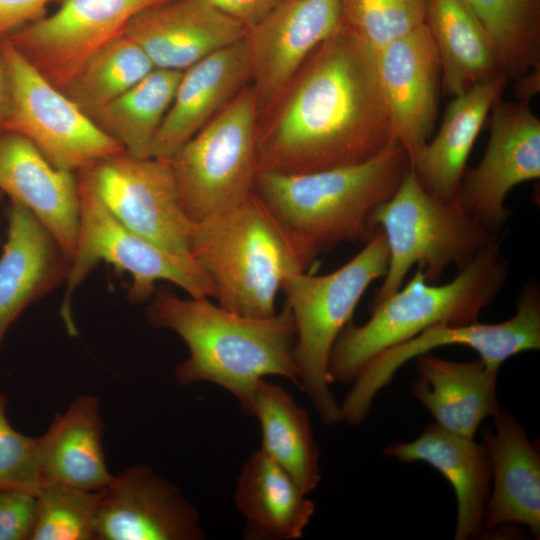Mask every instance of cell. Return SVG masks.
I'll return each mask as SVG.
<instances>
[{
    "label": "cell",
    "mask_w": 540,
    "mask_h": 540,
    "mask_svg": "<svg viewBox=\"0 0 540 540\" xmlns=\"http://www.w3.org/2000/svg\"><path fill=\"white\" fill-rule=\"evenodd\" d=\"M10 102V81L7 64L0 40V129L8 112Z\"/></svg>",
    "instance_id": "f35d334b"
},
{
    "label": "cell",
    "mask_w": 540,
    "mask_h": 540,
    "mask_svg": "<svg viewBox=\"0 0 540 540\" xmlns=\"http://www.w3.org/2000/svg\"><path fill=\"white\" fill-rule=\"evenodd\" d=\"M466 2L488 32L507 79L517 80L539 66V0Z\"/></svg>",
    "instance_id": "1f68e13d"
},
{
    "label": "cell",
    "mask_w": 540,
    "mask_h": 540,
    "mask_svg": "<svg viewBox=\"0 0 540 540\" xmlns=\"http://www.w3.org/2000/svg\"><path fill=\"white\" fill-rule=\"evenodd\" d=\"M341 20L377 51L426 23V0H341Z\"/></svg>",
    "instance_id": "836d02e7"
},
{
    "label": "cell",
    "mask_w": 540,
    "mask_h": 540,
    "mask_svg": "<svg viewBox=\"0 0 540 540\" xmlns=\"http://www.w3.org/2000/svg\"><path fill=\"white\" fill-rule=\"evenodd\" d=\"M506 81L498 75L453 96L439 131L411 163L420 183L435 197L443 201L457 197L469 154Z\"/></svg>",
    "instance_id": "d4e9b609"
},
{
    "label": "cell",
    "mask_w": 540,
    "mask_h": 540,
    "mask_svg": "<svg viewBox=\"0 0 540 540\" xmlns=\"http://www.w3.org/2000/svg\"><path fill=\"white\" fill-rule=\"evenodd\" d=\"M258 119L256 93L246 86L167 159L190 222L227 212L254 192Z\"/></svg>",
    "instance_id": "ba28073f"
},
{
    "label": "cell",
    "mask_w": 540,
    "mask_h": 540,
    "mask_svg": "<svg viewBox=\"0 0 540 540\" xmlns=\"http://www.w3.org/2000/svg\"><path fill=\"white\" fill-rule=\"evenodd\" d=\"M257 128L259 170L307 173L360 163L397 142L375 52L343 24L308 57Z\"/></svg>",
    "instance_id": "6da1fadb"
},
{
    "label": "cell",
    "mask_w": 540,
    "mask_h": 540,
    "mask_svg": "<svg viewBox=\"0 0 540 540\" xmlns=\"http://www.w3.org/2000/svg\"><path fill=\"white\" fill-rule=\"evenodd\" d=\"M100 401L75 398L38 437L43 484H62L89 491L104 489L113 479L103 446Z\"/></svg>",
    "instance_id": "484cf974"
},
{
    "label": "cell",
    "mask_w": 540,
    "mask_h": 540,
    "mask_svg": "<svg viewBox=\"0 0 540 540\" xmlns=\"http://www.w3.org/2000/svg\"><path fill=\"white\" fill-rule=\"evenodd\" d=\"M153 69L144 51L121 34L88 59L63 92L90 117Z\"/></svg>",
    "instance_id": "4dcf8cb0"
},
{
    "label": "cell",
    "mask_w": 540,
    "mask_h": 540,
    "mask_svg": "<svg viewBox=\"0 0 540 540\" xmlns=\"http://www.w3.org/2000/svg\"><path fill=\"white\" fill-rule=\"evenodd\" d=\"M100 491L43 484L29 540H96Z\"/></svg>",
    "instance_id": "d6a6232c"
},
{
    "label": "cell",
    "mask_w": 540,
    "mask_h": 540,
    "mask_svg": "<svg viewBox=\"0 0 540 540\" xmlns=\"http://www.w3.org/2000/svg\"><path fill=\"white\" fill-rule=\"evenodd\" d=\"M0 191L28 208L72 259L79 231L76 173L52 165L25 137L0 131Z\"/></svg>",
    "instance_id": "d6986e66"
},
{
    "label": "cell",
    "mask_w": 540,
    "mask_h": 540,
    "mask_svg": "<svg viewBox=\"0 0 540 540\" xmlns=\"http://www.w3.org/2000/svg\"><path fill=\"white\" fill-rule=\"evenodd\" d=\"M374 52L392 131L412 163L430 139L437 117L441 71L435 45L424 24Z\"/></svg>",
    "instance_id": "e0dca14e"
},
{
    "label": "cell",
    "mask_w": 540,
    "mask_h": 540,
    "mask_svg": "<svg viewBox=\"0 0 540 540\" xmlns=\"http://www.w3.org/2000/svg\"><path fill=\"white\" fill-rule=\"evenodd\" d=\"M239 21L246 30L257 24L287 0H209Z\"/></svg>",
    "instance_id": "74e56055"
},
{
    "label": "cell",
    "mask_w": 540,
    "mask_h": 540,
    "mask_svg": "<svg viewBox=\"0 0 540 540\" xmlns=\"http://www.w3.org/2000/svg\"><path fill=\"white\" fill-rule=\"evenodd\" d=\"M382 454L403 463L422 461L438 470L453 487L457 516L454 539L468 540L485 532L491 489V465L485 445L474 438L429 424L410 442H395Z\"/></svg>",
    "instance_id": "603a6c76"
},
{
    "label": "cell",
    "mask_w": 540,
    "mask_h": 540,
    "mask_svg": "<svg viewBox=\"0 0 540 540\" xmlns=\"http://www.w3.org/2000/svg\"><path fill=\"white\" fill-rule=\"evenodd\" d=\"M369 225L383 232L389 249L388 269L371 307L396 292L413 265L435 283L450 266L460 271L497 237L463 210L458 196L443 201L429 193L412 169L372 210Z\"/></svg>",
    "instance_id": "52a82bcc"
},
{
    "label": "cell",
    "mask_w": 540,
    "mask_h": 540,
    "mask_svg": "<svg viewBox=\"0 0 540 540\" xmlns=\"http://www.w3.org/2000/svg\"><path fill=\"white\" fill-rule=\"evenodd\" d=\"M0 256V345L17 317L66 280L71 259L22 204L11 200Z\"/></svg>",
    "instance_id": "44dd1931"
},
{
    "label": "cell",
    "mask_w": 540,
    "mask_h": 540,
    "mask_svg": "<svg viewBox=\"0 0 540 540\" xmlns=\"http://www.w3.org/2000/svg\"><path fill=\"white\" fill-rule=\"evenodd\" d=\"M123 34L154 68L184 71L246 37V28L209 0H167L136 14Z\"/></svg>",
    "instance_id": "ac0fdd59"
},
{
    "label": "cell",
    "mask_w": 540,
    "mask_h": 540,
    "mask_svg": "<svg viewBox=\"0 0 540 540\" xmlns=\"http://www.w3.org/2000/svg\"><path fill=\"white\" fill-rule=\"evenodd\" d=\"M7 398L0 391V490L37 495L41 486L38 437L15 430L6 415Z\"/></svg>",
    "instance_id": "e575fe53"
},
{
    "label": "cell",
    "mask_w": 540,
    "mask_h": 540,
    "mask_svg": "<svg viewBox=\"0 0 540 540\" xmlns=\"http://www.w3.org/2000/svg\"><path fill=\"white\" fill-rule=\"evenodd\" d=\"M85 171L104 205L122 224L175 256L193 259L191 222L181 208L167 159L122 152Z\"/></svg>",
    "instance_id": "7c38bea8"
},
{
    "label": "cell",
    "mask_w": 540,
    "mask_h": 540,
    "mask_svg": "<svg viewBox=\"0 0 540 540\" xmlns=\"http://www.w3.org/2000/svg\"><path fill=\"white\" fill-rule=\"evenodd\" d=\"M182 73L154 68L90 118L129 155L150 157L152 142L173 101Z\"/></svg>",
    "instance_id": "f546056e"
},
{
    "label": "cell",
    "mask_w": 540,
    "mask_h": 540,
    "mask_svg": "<svg viewBox=\"0 0 540 540\" xmlns=\"http://www.w3.org/2000/svg\"><path fill=\"white\" fill-rule=\"evenodd\" d=\"M234 503L244 517V539L296 540L303 536L315 505L292 477L261 449L243 464Z\"/></svg>",
    "instance_id": "4316f807"
},
{
    "label": "cell",
    "mask_w": 540,
    "mask_h": 540,
    "mask_svg": "<svg viewBox=\"0 0 540 540\" xmlns=\"http://www.w3.org/2000/svg\"><path fill=\"white\" fill-rule=\"evenodd\" d=\"M1 43L9 74L10 102L0 131L25 137L52 165L74 173L125 152L8 39H1Z\"/></svg>",
    "instance_id": "8fae6325"
},
{
    "label": "cell",
    "mask_w": 540,
    "mask_h": 540,
    "mask_svg": "<svg viewBox=\"0 0 540 540\" xmlns=\"http://www.w3.org/2000/svg\"><path fill=\"white\" fill-rule=\"evenodd\" d=\"M482 430L491 465L484 528L527 526L540 536V456L514 414L500 408Z\"/></svg>",
    "instance_id": "7402d4cb"
},
{
    "label": "cell",
    "mask_w": 540,
    "mask_h": 540,
    "mask_svg": "<svg viewBox=\"0 0 540 540\" xmlns=\"http://www.w3.org/2000/svg\"><path fill=\"white\" fill-rule=\"evenodd\" d=\"M167 0H64L51 15L5 37L52 85L64 90L95 53L139 12Z\"/></svg>",
    "instance_id": "4fadbf2b"
},
{
    "label": "cell",
    "mask_w": 540,
    "mask_h": 540,
    "mask_svg": "<svg viewBox=\"0 0 540 540\" xmlns=\"http://www.w3.org/2000/svg\"><path fill=\"white\" fill-rule=\"evenodd\" d=\"M250 416L261 429V447L280 465L305 494L321 480L320 452L308 411L299 406L282 386L260 380L255 389Z\"/></svg>",
    "instance_id": "f1b7e54d"
},
{
    "label": "cell",
    "mask_w": 540,
    "mask_h": 540,
    "mask_svg": "<svg viewBox=\"0 0 540 540\" xmlns=\"http://www.w3.org/2000/svg\"><path fill=\"white\" fill-rule=\"evenodd\" d=\"M425 24L439 58L444 94L456 96L504 75L488 32L466 0H426Z\"/></svg>",
    "instance_id": "83f0119b"
},
{
    "label": "cell",
    "mask_w": 540,
    "mask_h": 540,
    "mask_svg": "<svg viewBox=\"0 0 540 540\" xmlns=\"http://www.w3.org/2000/svg\"><path fill=\"white\" fill-rule=\"evenodd\" d=\"M519 97L528 99L539 91V66L517 79Z\"/></svg>",
    "instance_id": "ab89813d"
},
{
    "label": "cell",
    "mask_w": 540,
    "mask_h": 540,
    "mask_svg": "<svg viewBox=\"0 0 540 540\" xmlns=\"http://www.w3.org/2000/svg\"><path fill=\"white\" fill-rule=\"evenodd\" d=\"M389 249L381 230L340 268L324 275L307 272L288 275L281 286L285 305L296 328L294 361L299 388L309 398L325 425L342 421L341 406L333 396L327 377L331 350L368 286L384 277Z\"/></svg>",
    "instance_id": "8992f818"
},
{
    "label": "cell",
    "mask_w": 540,
    "mask_h": 540,
    "mask_svg": "<svg viewBox=\"0 0 540 540\" xmlns=\"http://www.w3.org/2000/svg\"><path fill=\"white\" fill-rule=\"evenodd\" d=\"M76 176L79 231L60 308L70 334L76 333L72 295L100 261L131 276L128 298L132 303L150 300L159 281L175 284L193 298L214 297L210 279L193 259L175 256L127 228L104 205L85 169Z\"/></svg>",
    "instance_id": "9c48e42d"
},
{
    "label": "cell",
    "mask_w": 540,
    "mask_h": 540,
    "mask_svg": "<svg viewBox=\"0 0 540 540\" xmlns=\"http://www.w3.org/2000/svg\"><path fill=\"white\" fill-rule=\"evenodd\" d=\"M36 496L0 490V540H27L35 518Z\"/></svg>",
    "instance_id": "d590c367"
},
{
    "label": "cell",
    "mask_w": 540,
    "mask_h": 540,
    "mask_svg": "<svg viewBox=\"0 0 540 540\" xmlns=\"http://www.w3.org/2000/svg\"><path fill=\"white\" fill-rule=\"evenodd\" d=\"M149 322L175 332L189 356L174 376L179 385L216 384L230 392L250 415L260 380L280 376L300 386L294 361L296 328L284 304L270 317H247L212 303L210 298H181L167 290L154 292L147 307Z\"/></svg>",
    "instance_id": "7a4b0ae2"
},
{
    "label": "cell",
    "mask_w": 540,
    "mask_h": 540,
    "mask_svg": "<svg viewBox=\"0 0 540 540\" xmlns=\"http://www.w3.org/2000/svg\"><path fill=\"white\" fill-rule=\"evenodd\" d=\"M461 345L475 350L486 364L500 368L510 357L540 349V293L536 283L525 285L516 313L508 320L483 324H437L391 346L369 360L351 382L341 406L342 421L356 426L368 417L376 395L408 361L443 346Z\"/></svg>",
    "instance_id": "30bf717a"
},
{
    "label": "cell",
    "mask_w": 540,
    "mask_h": 540,
    "mask_svg": "<svg viewBox=\"0 0 540 540\" xmlns=\"http://www.w3.org/2000/svg\"><path fill=\"white\" fill-rule=\"evenodd\" d=\"M54 0H0V40L42 18Z\"/></svg>",
    "instance_id": "8d00e7d4"
},
{
    "label": "cell",
    "mask_w": 540,
    "mask_h": 540,
    "mask_svg": "<svg viewBox=\"0 0 540 540\" xmlns=\"http://www.w3.org/2000/svg\"><path fill=\"white\" fill-rule=\"evenodd\" d=\"M411 169L404 147L392 143L360 163L307 173L259 170L254 192L294 232L319 251L367 242L372 210L389 199Z\"/></svg>",
    "instance_id": "5b68a950"
},
{
    "label": "cell",
    "mask_w": 540,
    "mask_h": 540,
    "mask_svg": "<svg viewBox=\"0 0 540 540\" xmlns=\"http://www.w3.org/2000/svg\"><path fill=\"white\" fill-rule=\"evenodd\" d=\"M200 514L148 465L131 466L101 490L96 540H201Z\"/></svg>",
    "instance_id": "9a60e30c"
},
{
    "label": "cell",
    "mask_w": 540,
    "mask_h": 540,
    "mask_svg": "<svg viewBox=\"0 0 540 540\" xmlns=\"http://www.w3.org/2000/svg\"><path fill=\"white\" fill-rule=\"evenodd\" d=\"M189 248L211 281L216 303L254 318L274 315L284 279L307 272L320 252L255 192L227 212L191 222Z\"/></svg>",
    "instance_id": "3957f363"
},
{
    "label": "cell",
    "mask_w": 540,
    "mask_h": 540,
    "mask_svg": "<svg viewBox=\"0 0 540 540\" xmlns=\"http://www.w3.org/2000/svg\"><path fill=\"white\" fill-rule=\"evenodd\" d=\"M507 273L498 237L446 284L428 283L417 267L403 288L370 307L371 317L367 322L355 325L350 321L343 328L329 357V383H351L375 355L429 327L476 322L481 311L504 287Z\"/></svg>",
    "instance_id": "277c9868"
},
{
    "label": "cell",
    "mask_w": 540,
    "mask_h": 540,
    "mask_svg": "<svg viewBox=\"0 0 540 540\" xmlns=\"http://www.w3.org/2000/svg\"><path fill=\"white\" fill-rule=\"evenodd\" d=\"M341 24V0H287L246 30L259 116Z\"/></svg>",
    "instance_id": "2e32d148"
},
{
    "label": "cell",
    "mask_w": 540,
    "mask_h": 540,
    "mask_svg": "<svg viewBox=\"0 0 540 540\" xmlns=\"http://www.w3.org/2000/svg\"><path fill=\"white\" fill-rule=\"evenodd\" d=\"M251 80L246 37L183 71L173 101L152 142L150 157L171 158Z\"/></svg>",
    "instance_id": "ffe728a7"
},
{
    "label": "cell",
    "mask_w": 540,
    "mask_h": 540,
    "mask_svg": "<svg viewBox=\"0 0 540 540\" xmlns=\"http://www.w3.org/2000/svg\"><path fill=\"white\" fill-rule=\"evenodd\" d=\"M491 111L486 151L476 167L465 170L457 196L471 218L497 235L509 215V191L540 177V120L520 100L499 99Z\"/></svg>",
    "instance_id": "5bb4252c"
},
{
    "label": "cell",
    "mask_w": 540,
    "mask_h": 540,
    "mask_svg": "<svg viewBox=\"0 0 540 540\" xmlns=\"http://www.w3.org/2000/svg\"><path fill=\"white\" fill-rule=\"evenodd\" d=\"M417 360L418 378L412 382L411 392L442 428L474 438L480 424L501 408L499 368L480 358L456 362L430 352Z\"/></svg>",
    "instance_id": "cb8c5ba5"
}]
</instances>
